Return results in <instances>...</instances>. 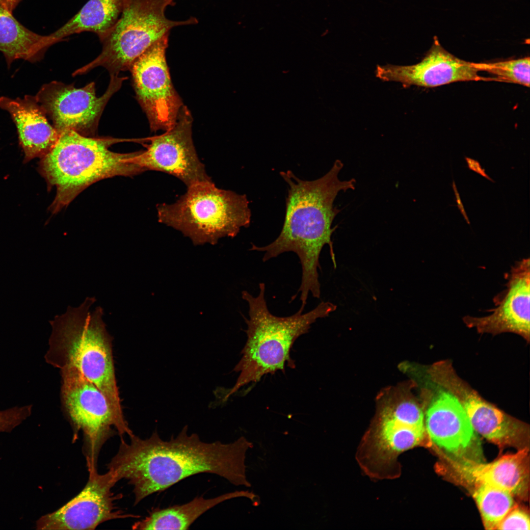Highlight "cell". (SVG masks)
<instances>
[{
	"mask_svg": "<svg viewBox=\"0 0 530 530\" xmlns=\"http://www.w3.org/2000/svg\"><path fill=\"white\" fill-rule=\"evenodd\" d=\"M175 4V0H126L118 21L101 40V53L75 74L102 66L110 75H118L130 69L139 56L173 28L198 24L192 16L181 21L167 18L166 9Z\"/></svg>",
	"mask_w": 530,
	"mask_h": 530,
	"instance_id": "obj_7",
	"label": "cell"
},
{
	"mask_svg": "<svg viewBox=\"0 0 530 530\" xmlns=\"http://www.w3.org/2000/svg\"><path fill=\"white\" fill-rule=\"evenodd\" d=\"M343 166L342 161L337 159L326 174L313 181L300 179L291 170L280 172L289 186L282 230L276 239L266 246L251 243L250 250L265 253L264 262L287 252L298 256L302 268L301 282L293 297L300 293L302 308L305 307L310 293L315 298H320L318 269L320 268V253L326 244L336 267L331 237L337 226L332 228V225L341 210L334 207V202L341 191L354 189L356 183L354 178L339 179Z\"/></svg>",
	"mask_w": 530,
	"mask_h": 530,
	"instance_id": "obj_2",
	"label": "cell"
},
{
	"mask_svg": "<svg viewBox=\"0 0 530 530\" xmlns=\"http://www.w3.org/2000/svg\"><path fill=\"white\" fill-rule=\"evenodd\" d=\"M470 62L458 58L445 50L437 39L419 63L409 66H378L377 78L401 83L404 86L434 87L458 81H496L495 78L480 76Z\"/></svg>",
	"mask_w": 530,
	"mask_h": 530,
	"instance_id": "obj_14",
	"label": "cell"
},
{
	"mask_svg": "<svg viewBox=\"0 0 530 530\" xmlns=\"http://www.w3.org/2000/svg\"><path fill=\"white\" fill-rule=\"evenodd\" d=\"M245 497L253 503H259L255 494L248 491H236L216 497L206 499L196 497L181 505L153 509L149 516L135 523L133 529L137 530H188L194 521L215 505L233 498Z\"/></svg>",
	"mask_w": 530,
	"mask_h": 530,
	"instance_id": "obj_20",
	"label": "cell"
},
{
	"mask_svg": "<svg viewBox=\"0 0 530 530\" xmlns=\"http://www.w3.org/2000/svg\"><path fill=\"white\" fill-rule=\"evenodd\" d=\"M444 387L460 402L475 431L500 447L525 444L527 424L483 399L455 374L446 379Z\"/></svg>",
	"mask_w": 530,
	"mask_h": 530,
	"instance_id": "obj_16",
	"label": "cell"
},
{
	"mask_svg": "<svg viewBox=\"0 0 530 530\" xmlns=\"http://www.w3.org/2000/svg\"><path fill=\"white\" fill-rule=\"evenodd\" d=\"M425 428L430 440L445 451L467 459L476 443L469 417L458 399L448 391L440 392L428 408Z\"/></svg>",
	"mask_w": 530,
	"mask_h": 530,
	"instance_id": "obj_17",
	"label": "cell"
},
{
	"mask_svg": "<svg viewBox=\"0 0 530 530\" xmlns=\"http://www.w3.org/2000/svg\"><path fill=\"white\" fill-rule=\"evenodd\" d=\"M123 80L117 75H110L106 91L99 97L93 82L77 88L53 81L44 84L35 97L59 133L73 130L87 136L95 133L107 102Z\"/></svg>",
	"mask_w": 530,
	"mask_h": 530,
	"instance_id": "obj_10",
	"label": "cell"
},
{
	"mask_svg": "<svg viewBox=\"0 0 530 530\" xmlns=\"http://www.w3.org/2000/svg\"><path fill=\"white\" fill-rule=\"evenodd\" d=\"M97 466L88 467L89 477L83 489L57 510L40 517L38 530H94L109 520L139 517L125 514L115 506L112 492L118 480L110 471L99 474Z\"/></svg>",
	"mask_w": 530,
	"mask_h": 530,
	"instance_id": "obj_11",
	"label": "cell"
},
{
	"mask_svg": "<svg viewBox=\"0 0 530 530\" xmlns=\"http://www.w3.org/2000/svg\"><path fill=\"white\" fill-rule=\"evenodd\" d=\"M126 0H89L63 26L50 34L55 43L75 34L90 32L101 41L119 19Z\"/></svg>",
	"mask_w": 530,
	"mask_h": 530,
	"instance_id": "obj_22",
	"label": "cell"
},
{
	"mask_svg": "<svg viewBox=\"0 0 530 530\" xmlns=\"http://www.w3.org/2000/svg\"><path fill=\"white\" fill-rule=\"evenodd\" d=\"M473 497L487 530H496L504 517L516 506L513 496L502 488L488 484L475 485Z\"/></svg>",
	"mask_w": 530,
	"mask_h": 530,
	"instance_id": "obj_23",
	"label": "cell"
},
{
	"mask_svg": "<svg viewBox=\"0 0 530 530\" xmlns=\"http://www.w3.org/2000/svg\"><path fill=\"white\" fill-rule=\"evenodd\" d=\"M187 429L186 425L169 441L160 438L157 430L145 439L134 434L129 442L121 438L107 469L118 481L125 479L133 486L134 504L201 473L215 474L235 485L251 486L244 461L252 443L243 436L228 444L204 442L196 433L188 435Z\"/></svg>",
	"mask_w": 530,
	"mask_h": 530,
	"instance_id": "obj_1",
	"label": "cell"
},
{
	"mask_svg": "<svg viewBox=\"0 0 530 530\" xmlns=\"http://www.w3.org/2000/svg\"><path fill=\"white\" fill-rule=\"evenodd\" d=\"M425 427L418 426L394 416L389 409L381 416L377 427L362 442L361 462L366 471L385 475L396 464L402 452L429 441Z\"/></svg>",
	"mask_w": 530,
	"mask_h": 530,
	"instance_id": "obj_15",
	"label": "cell"
},
{
	"mask_svg": "<svg viewBox=\"0 0 530 530\" xmlns=\"http://www.w3.org/2000/svg\"><path fill=\"white\" fill-rule=\"evenodd\" d=\"M117 140L83 135L73 130L59 133L51 150L41 158L39 171L56 193L51 211L69 205L88 186L116 176H133L146 169L137 162L139 152L118 153L109 149Z\"/></svg>",
	"mask_w": 530,
	"mask_h": 530,
	"instance_id": "obj_5",
	"label": "cell"
},
{
	"mask_svg": "<svg viewBox=\"0 0 530 530\" xmlns=\"http://www.w3.org/2000/svg\"><path fill=\"white\" fill-rule=\"evenodd\" d=\"M465 159L467 162L468 168L470 170L475 172L491 182L495 183V181L487 174L485 169L481 167L478 161L467 157H465Z\"/></svg>",
	"mask_w": 530,
	"mask_h": 530,
	"instance_id": "obj_27",
	"label": "cell"
},
{
	"mask_svg": "<svg viewBox=\"0 0 530 530\" xmlns=\"http://www.w3.org/2000/svg\"><path fill=\"white\" fill-rule=\"evenodd\" d=\"M0 108L9 113L16 126L25 162L42 158L53 147L59 133L48 121L35 96H0Z\"/></svg>",
	"mask_w": 530,
	"mask_h": 530,
	"instance_id": "obj_19",
	"label": "cell"
},
{
	"mask_svg": "<svg viewBox=\"0 0 530 530\" xmlns=\"http://www.w3.org/2000/svg\"><path fill=\"white\" fill-rule=\"evenodd\" d=\"M63 411L74 432L81 431L87 467L97 466L106 441L118 432V426L103 393L76 368L60 370Z\"/></svg>",
	"mask_w": 530,
	"mask_h": 530,
	"instance_id": "obj_8",
	"label": "cell"
},
{
	"mask_svg": "<svg viewBox=\"0 0 530 530\" xmlns=\"http://www.w3.org/2000/svg\"><path fill=\"white\" fill-rule=\"evenodd\" d=\"M389 410L398 418L418 426L425 427L423 412L419 405L412 401H402Z\"/></svg>",
	"mask_w": 530,
	"mask_h": 530,
	"instance_id": "obj_25",
	"label": "cell"
},
{
	"mask_svg": "<svg viewBox=\"0 0 530 530\" xmlns=\"http://www.w3.org/2000/svg\"><path fill=\"white\" fill-rule=\"evenodd\" d=\"M452 188H453V191H454V195H455V199H456V203H457V206L459 210L460 211L461 213L463 216V217H464L465 220H466V222L467 223V224H470V222L469 221V218H468V217L467 216V214L466 212L465 211V210L464 209L463 204V203L462 202L461 199L460 197L459 193L458 191V190L457 189L455 183L454 181H453V182H452Z\"/></svg>",
	"mask_w": 530,
	"mask_h": 530,
	"instance_id": "obj_28",
	"label": "cell"
},
{
	"mask_svg": "<svg viewBox=\"0 0 530 530\" xmlns=\"http://www.w3.org/2000/svg\"><path fill=\"white\" fill-rule=\"evenodd\" d=\"M169 35L155 42L130 68L137 100L154 131L172 128L183 106L172 84L166 60Z\"/></svg>",
	"mask_w": 530,
	"mask_h": 530,
	"instance_id": "obj_9",
	"label": "cell"
},
{
	"mask_svg": "<svg viewBox=\"0 0 530 530\" xmlns=\"http://www.w3.org/2000/svg\"><path fill=\"white\" fill-rule=\"evenodd\" d=\"M95 297H87L79 307L68 306L65 313L50 322L52 332L46 362L62 370L73 367L93 383L104 395L118 425L120 435L131 429L125 420L117 385L112 337L103 320L104 311L89 308Z\"/></svg>",
	"mask_w": 530,
	"mask_h": 530,
	"instance_id": "obj_3",
	"label": "cell"
},
{
	"mask_svg": "<svg viewBox=\"0 0 530 530\" xmlns=\"http://www.w3.org/2000/svg\"><path fill=\"white\" fill-rule=\"evenodd\" d=\"M530 522L528 514L525 511L515 506L501 521L496 530H529Z\"/></svg>",
	"mask_w": 530,
	"mask_h": 530,
	"instance_id": "obj_26",
	"label": "cell"
},
{
	"mask_svg": "<svg viewBox=\"0 0 530 530\" xmlns=\"http://www.w3.org/2000/svg\"><path fill=\"white\" fill-rule=\"evenodd\" d=\"M192 118L183 106L175 125L162 134L150 138L145 151H140L138 163L146 170L172 175L189 187L212 181L199 159L192 137Z\"/></svg>",
	"mask_w": 530,
	"mask_h": 530,
	"instance_id": "obj_12",
	"label": "cell"
},
{
	"mask_svg": "<svg viewBox=\"0 0 530 530\" xmlns=\"http://www.w3.org/2000/svg\"><path fill=\"white\" fill-rule=\"evenodd\" d=\"M452 463L457 475L469 483L488 484L505 490L513 496L526 497L529 484V450L526 447L489 463L469 459Z\"/></svg>",
	"mask_w": 530,
	"mask_h": 530,
	"instance_id": "obj_18",
	"label": "cell"
},
{
	"mask_svg": "<svg viewBox=\"0 0 530 530\" xmlns=\"http://www.w3.org/2000/svg\"><path fill=\"white\" fill-rule=\"evenodd\" d=\"M530 57L493 63H474L478 71L496 76L497 81L514 83L530 86Z\"/></svg>",
	"mask_w": 530,
	"mask_h": 530,
	"instance_id": "obj_24",
	"label": "cell"
},
{
	"mask_svg": "<svg viewBox=\"0 0 530 530\" xmlns=\"http://www.w3.org/2000/svg\"><path fill=\"white\" fill-rule=\"evenodd\" d=\"M530 259L517 262L507 274L505 288L494 298L495 308L483 317L466 316L467 326L493 335L510 332L530 341Z\"/></svg>",
	"mask_w": 530,
	"mask_h": 530,
	"instance_id": "obj_13",
	"label": "cell"
},
{
	"mask_svg": "<svg viewBox=\"0 0 530 530\" xmlns=\"http://www.w3.org/2000/svg\"><path fill=\"white\" fill-rule=\"evenodd\" d=\"M245 194L217 187L212 181L187 187L172 204L157 205L159 222L181 232L195 245L215 244L249 227L251 212Z\"/></svg>",
	"mask_w": 530,
	"mask_h": 530,
	"instance_id": "obj_6",
	"label": "cell"
},
{
	"mask_svg": "<svg viewBox=\"0 0 530 530\" xmlns=\"http://www.w3.org/2000/svg\"><path fill=\"white\" fill-rule=\"evenodd\" d=\"M54 44L50 34H38L22 25L0 1V52L8 68L18 59L31 63L40 60Z\"/></svg>",
	"mask_w": 530,
	"mask_h": 530,
	"instance_id": "obj_21",
	"label": "cell"
},
{
	"mask_svg": "<svg viewBox=\"0 0 530 530\" xmlns=\"http://www.w3.org/2000/svg\"><path fill=\"white\" fill-rule=\"evenodd\" d=\"M265 290V283H261L257 296L246 291L241 292L249 306V318L244 317L247 341L241 352L242 357L233 371L239 372V376L226 399L242 387L259 381L265 374L279 370L284 372L286 365L294 368L290 353L296 340L307 333L318 319L328 316L337 308L331 302L322 301L306 313L299 310L289 317H277L268 309Z\"/></svg>",
	"mask_w": 530,
	"mask_h": 530,
	"instance_id": "obj_4",
	"label": "cell"
},
{
	"mask_svg": "<svg viewBox=\"0 0 530 530\" xmlns=\"http://www.w3.org/2000/svg\"><path fill=\"white\" fill-rule=\"evenodd\" d=\"M21 0H0V2L7 9L12 12Z\"/></svg>",
	"mask_w": 530,
	"mask_h": 530,
	"instance_id": "obj_29",
	"label": "cell"
}]
</instances>
